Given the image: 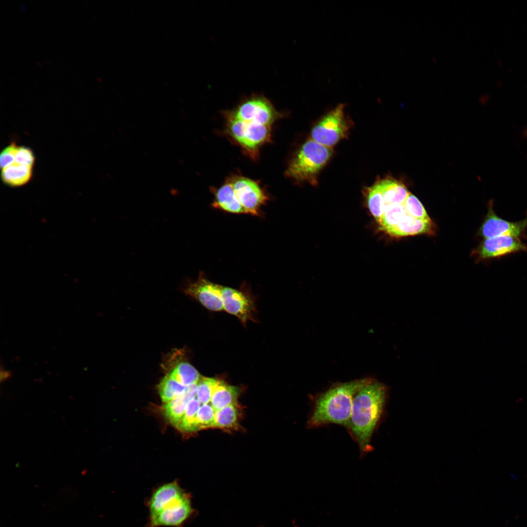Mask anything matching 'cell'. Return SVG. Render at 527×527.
<instances>
[{
	"mask_svg": "<svg viewBox=\"0 0 527 527\" xmlns=\"http://www.w3.org/2000/svg\"><path fill=\"white\" fill-rule=\"evenodd\" d=\"M387 398V386L373 379L354 399L348 429L362 455L373 449L371 438L382 418Z\"/></svg>",
	"mask_w": 527,
	"mask_h": 527,
	"instance_id": "6da1fadb",
	"label": "cell"
},
{
	"mask_svg": "<svg viewBox=\"0 0 527 527\" xmlns=\"http://www.w3.org/2000/svg\"><path fill=\"white\" fill-rule=\"evenodd\" d=\"M372 378H365L339 383L316 397L307 422L308 428L329 424L342 425L347 429L354 399Z\"/></svg>",
	"mask_w": 527,
	"mask_h": 527,
	"instance_id": "7a4b0ae2",
	"label": "cell"
},
{
	"mask_svg": "<svg viewBox=\"0 0 527 527\" xmlns=\"http://www.w3.org/2000/svg\"><path fill=\"white\" fill-rule=\"evenodd\" d=\"M332 154V148L309 140L303 144L292 159L285 175L296 182L316 184L319 172Z\"/></svg>",
	"mask_w": 527,
	"mask_h": 527,
	"instance_id": "3957f363",
	"label": "cell"
},
{
	"mask_svg": "<svg viewBox=\"0 0 527 527\" xmlns=\"http://www.w3.org/2000/svg\"><path fill=\"white\" fill-rule=\"evenodd\" d=\"M345 107L344 104L340 103L326 114L312 129L311 139L332 148L339 141L346 138L349 126L345 116Z\"/></svg>",
	"mask_w": 527,
	"mask_h": 527,
	"instance_id": "277c9868",
	"label": "cell"
},
{
	"mask_svg": "<svg viewBox=\"0 0 527 527\" xmlns=\"http://www.w3.org/2000/svg\"><path fill=\"white\" fill-rule=\"evenodd\" d=\"M229 112L242 121L268 126L280 115L267 98L263 94L254 93L245 98L234 110Z\"/></svg>",
	"mask_w": 527,
	"mask_h": 527,
	"instance_id": "5b68a950",
	"label": "cell"
},
{
	"mask_svg": "<svg viewBox=\"0 0 527 527\" xmlns=\"http://www.w3.org/2000/svg\"><path fill=\"white\" fill-rule=\"evenodd\" d=\"M225 113L229 132L245 149L250 151L256 150L268 140L270 126L246 122L235 117L229 112Z\"/></svg>",
	"mask_w": 527,
	"mask_h": 527,
	"instance_id": "8992f818",
	"label": "cell"
},
{
	"mask_svg": "<svg viewBox=\"0 0 527 527\" xmlns=\"http://www.w3.org/2000/svg\"><path fill=\"white\" fill-rule=\"evenodd\" d=\"M194 513L191 496L188 493L157 513L149 515L146 527H182Z\"/></svg>",
	"mask_w": 527,
	"mask_h": 527,
	"instance_id": "52a82bcc",
	"label": "cell"
},
{
	"mask_svg": "<svg viewBox=\"0 0 527 527\" xmlns=\"http://www.w3.org/2000/svg\"><path fill=\"white\" fill-rule=\"evenodd\" d=\"M493 201L490 200L488 210L479 229V235L485 239L509 236L518 238L526 235L527 228V212L525 218L518 222H510L499 217L493 208Z\"/></svg>",
	"mask_w": 527,
	"mask_h": 527,
	"instance_id": "ba28073f",
	"label": "cell"
},
{
	"mask_svg": "<svg viewBox=\"0 0 527 527\" xmlns=\"http://www.w3.org/2000/svg\"><path fill=\"white\" fill-rule=\"evenodd\" d=\"M221 285L212 283L200 272L197 280L188 282L183 288L186 295L198 301L207 309L215 311L223 309Z\"/></svg>",
	"mask_w": 527,
	"mask_h": 527,
	"instance_id": "9c48e42d",
	"label": "cell"
},
{
	"mask_svg": "<svg viewBox=\"0 0 527 527\" xmlns=\"http://www.w3.org/2000/svg\"><path fill=\"white\" fill-rule=\"evenodd\" d=\"M519 252H527V245L520 238L501 236L485 239L473 254L478 261L499 258Z\"/></svg>",
	"mask_w": 527,
	"mask_h": 527,
	"instance_id": "30bf717a",
	"label": "cell"
},
{
	"mask_svg": "<svg viewBox=\"0 0 527 527\" xmlns=\"http://www.w3.org/2000/svg\"><path fill=\"white\" fill-rule=\"evenodd\" d=\"M229 182L238 200L247 214L258 215L261 207L268 200L265 192L259 184L251 179L242 176H234Z\"/></svg>",
	"mask_w": 527,
	"mask_h": 527,
	"instance_id": "8fae6325",
	"label": "cell"
},
{
	"mask_svg": "<svg viewBox=\"0 0 527 527\" xmlns=\"http://www.w3.org/2000/svg\"><path fill=\"white\" fill-rule=\"evenodd\" d=\"M222 294L223 310L236 316L243 324L253 320L254 302L246 293L222 285Z\"/></svg>",
	"mask_w": 527,
	"mask_h": 527,
	"instance_id": "7c38bea8",
	"label": "cell"
},
{
	"mask_svg": "<svg viewBox=\"0 0 527 527\" xmlns=\"http://www.w3.org/2000/svg\"><path fill=\"white\" fill-rule=\"evenodd\" d=\"M188 493L176 481L162 485L152 492L146 502L149 515L157 513L169 504L183 498Z\"/></svg>",
	"mask_w": 527,
	"mask_h": 527,
	"instance_id": "4fadbf2b",
	"label": "cell"
},
{
	"mask_svg": "<svg viewBox=\"0 0 527 527\" xmlns=\"http://www.w3.org/2000/svg\"><path fill=\"white\" fill-rule=\"evenodd\" d=\"M197 384L188 386L183 394L164 403L162 405V411L165 418L177 428L183 418L188 404L197 396Z\"/></svg>",
	"mask_w": 527,
	"mask_h": 527,
	"instance_id": "5bb4252c",
	"label": "cell"
},
{
	"mask_svg": "<svg viewBox=\"0 0 527 527\" xmlns=\"http://www.w3.org/2000/svg\"><path fill=\"white\" fill-rule=\"evenodd\" d=\"M433 232L431 220L417 219L407 214L397 226L387 234L394 237H401L419 234H430Z\"/></svg>",
	"mask_w": 527,
	"mask_h": 527,
	"instance_id": "9a60e30c",
	"label": "cell"
},
{
	"mask_svg": "<svg viewBox=\"0 0 527 527\" xmlns=\"http://www.w3.org/2000/svg\"><path fill=\"white\" fill-rule=\"evenodd\" d=\"M212 205L214 208L232 213L247 214L238 200L230 182L223 184L215 192V199Z\"/></svg>",
	"mask_w": 527,
	"mask_h": 527,
	"instance_id": "2e32d148",
	"label": "cell"
},
{
	"mask_svg": "<svg viewBox=\"0 0 527 527\" xmlns=\"http://www.w3.org/2000/svg\"><path fill=\"white\" fill-rule=\"evenodd\" d=\"M374 185L381 193L386 205L391 203L404 204L410 193L403 183L394 179H383Z\"/></svg>",
	"mask_w": 527,
	"mask_h": 527,
	"instance_id": "e0dca14e",
	"label": "cell"
},
{
	"mask_svg": "<svg viewBox=\"0 0 527 527\" xmlns=\"http://www.w3.org/2000/svg\"><path fill=\"white\" fill-rule=\"evenodd\" d=\"M239 388L231 385L223 380H217L210 404L216 410L232 404H237Z\"/></svg>",
	"mask_w": 527,
	"mask_h": 527,
	"instance_id": "ac0fdd59",
	"label": "cell"
},
{
	"mask_svg": "<svg viewBox=\"0 0 527 527\" xmlns=\"http://www.w3.org/2000/svg\"><path fill=\"white\" fill-rule=\"evenodd\" d=\"M32 166L14 162L2 169L1 179L3 182L11 186H20L27 183L32 175Z\"/></svg>",
	"mask_w": 527,
	"mask_h": 527,
	"instance_id": "d6986e66",
	"label": "cell"
},
{
	"mask_svg": "<svg viewBox=\"0 0 527 527\" xmlns=\"http://www.w3.org/2000/svg\"><path fill=\"white\" fill-rule=\"evenodd\" d=\"M407 214L404 204H387L381 218L377 222L380 229L387 234L395 227Z\"/></svg>",
	"mask_w": 527,
	"mask_h": 527,
	"instance_id": "ffe728a7",
	"label": "cell"
},
{
	"mask_svg": "<svg viewBox=\"0 0 527 527\" xmlns=\"http://www.w3.org/2000/svg\"><path fill=\"white\" fill-rule=\"evenodd\" d=\"M168 374L179 384L186 387L196 385L201 376L191 365L185 362L178 363Z\"/></svg>",
	"mask_w": 527,
	"mask_h": 527,
	"instance_id": "44dd1931",
	"label": "cell"
},
{
	"mask_svg": "<svg viewBox=\"0 0 527 527\" xmlns=\"http://www.w3.org/2000/svg\"><path fill=\"white\" fill-rule=\"evenodd\" d=\"M187 388L179 384L168 374L162 379L158 386L159 393L163 403L183 394Z\"/></svg>",
	"mask_w": 527,
	"mask_h": 527,
	"instance_id": "7402d4cb",
	"label": "cell"
},
{
	"mask_svg": "<svg viewBox=\"0 0 527 527\" xmlns=\"http://www.w3.org/2000/svg\"><path fill=\"white\" fill-rule=\"evenodd\" d=\"M239 411L237 404H232L216 410L215 427L229 428L237 425Z\"/></svg>",
	"mask_w": 527,
	"mask_h": 527,
	"instance_id": "603a6c76",
	"label": "cell"
},
{
	"mask_svg": "<svg viewBox=\"0 0 527 527\" xmlns=\"http://www.w3.org/2000/svg\"><path fill=\"white\" fill-rule=\"evenodd\" d=\"M200 407V402L194 398L188 404L183 418L178 429L183 432H192L198 430L196 416Z\"/></svg>",
	"mask_w": 527,
	"mask_h": 527,
	"instance_id": "cb8c5ba5",
	"label": "cell"
},
{
	"mask_svg": "<svg viewBox=\"0 0 527 527\" xmlns=\"http://www.w3.org/2000/svg\"><path fill=\"white\" fill-rule=\"evenodd\" d=\"M218 379L201 376L197 384V398L202 404L210 403L213 391Z\"/></svg>",
	"mask_w": 527,
	"mask_h": 527,
	"instance_id": "d4e9b609",
	"label": "cell"
},
{
	"mask_svg": "<svg viewBox=\"0 0 527 527\" xmlns=\"http://www.w3.org/2000/svg\"><path fill=\"white\" fill-rule=\"evenodd\" d=\"M215 410L210 404H203L200 406L196 416L198 430L215 427Z\"/></svg>",
	"mask_w": 527,
	"mask_h": 527,
	"instance_id": "484cf974",
	"label": "cell"
},
{
	"mask_svg": "<svg viewBox=\"0 0 527 527\" xmlns=\"http://www.w3.org/2000/svg\"><path fill=\"white\" fill-rule=\"evenodd\" d=\"M404 205L408 215L417 219L431 220L422 203L411 193L409 194Z\"/></svg>",
	"mask_w": 527,
	"mask_h": 527,
	"instance_id": "4316f807",
	"label": "cell"
},
{
	"mask_svg": "<svg viewBox=\"0 0 527 527\" xmlns=\"http://www.w3.org/2000/svg\"><path fill=\"white\" fill-rule=\"evenodd\" d=\"M18 147L15 143H11L1 151L0 155V165L1 169L14 162Z\"/></svg>",
	"mask_w": 527,
	"mask_h": 527,
	"instance_id": "83f0119b",
	"label": "cell"
},
{
	"mask_svg": "<svg viewBox=\"0 0 527 527\" xmlns=\"http://www.w3.org/2000/svg\"><path fill=\"white\" fill-rule=\"evenodd\" d=\"M35 160L34 155L31 149L25 146L18 147L14 162L33 167Z\"/></svg>",
	"mask_w": 527,
	"mask_h": 527,
	"instance_id": "f1b7e54d",
	"label": "cell"
},
{
	"mask_svg": "<svg viewBox=\"0 0 527 527\" xmlns=\"http://www.w3.org/2000/svg\"><path fill=\"white\" fill-rule=\"evenodd\" d=\"M11 376V372L5 370H0V382L5 381Z\"/></svg>",
	"mask_w": 527,
	"mask_h": 527,
	"instance_id": "f546056e",
	"label": "cell"
},
{
	"mask_svg": "<svg viewBox=\"0 0 527 527\" xmlns=\"http://www.w3.org/2000/svg\"><path fill=\"white\" fill-rule=\"evenodd\" d=\"M525 134L526 136L527 137V129L526 130V131L525 132Z\"/></svg>",
	"mask_w": 527,
	"mask_h": 527,
	"instance_id": "4dcf8cb0",
	"label": "cell"
}]
</instances>
